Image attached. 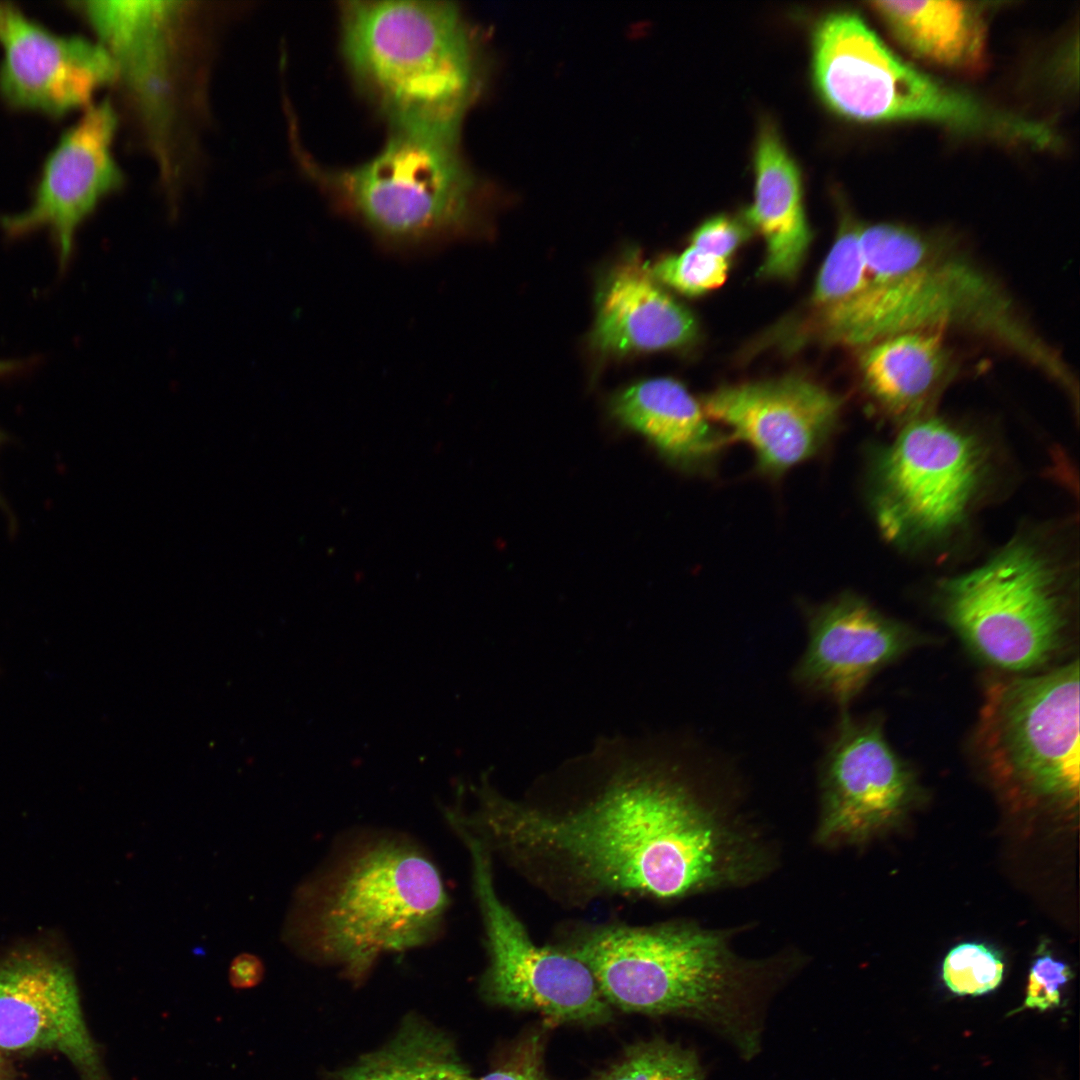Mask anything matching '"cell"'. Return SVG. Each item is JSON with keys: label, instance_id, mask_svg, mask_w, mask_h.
<instances>
[{"label": "cell", "instance_id": "obj_1", "mask_svg": "<svg viewBox=\"0 0 1080 1080\" xmlns=\"http://www.w3.org/2000/svg\"><path fill=\"white\" fill-rule=\"evenodd\" d=\"M593 765L523 800L484 783L459 820L492 857L567 909L742 888L775 867L759 826L681 767L640 753Z\"/></svg>", "mask_w": 1080, "mask_h": 1080}, {"label": "cell", "instance_id": "obj_2", "mask_svg": "<svg viewBox=\"0 0 1080 1080\" xmlns=\"http://www.w3.org/2000/svg\"><path fill=\"white\" fill-rule=\"evenodd\" d=\"M735 934L689 920L575 923L560 929L553 946L589 969L611 1007L701 1022L751 1059L761 1048L768 1001L804 959L792 951L743 956Z\"/></svg>", "mask_w": 1080, "mask_h": 1080}, {"label": "cell", "instance_id": "obj_3", "mask_svg": "<svg viewBox=\"0 0 1080 1080\" xmlns=\"http://www.w3.org/2000/svg\"><path fill=\"white\" fill-rule=\"evenodd\" d=\"M860 242L864 284L829 320L831 342L863 348L907 331H958L1013 355L1077 395L1064 358L1001 281L952 238L877 223L861 226Z\"/></svg>", "mask_w": 1080, "mask_h": 1080}, {"label": "cell", "instance_id": "obj_4", "mask_svg": "<svg viewBox=\"0 0 1080 1080\" xmlns=\"http://www.w3.org/2000/svg\"><path fill=\"white\" fill-rule=\"evenodd\" d=\"M448 906L439 870L416 841L359 831L300 887L289 936L306 958L359 984L383 955L438 939Z\"/></svg>", "mask_w": 1080, "mask_h": 1080}, {"label": "cell", "instance_id": "obj_5", "mask_svg": "<svg viewBox=\"0 0 1080 1080\" xmlns=\"http://www.w3.org/2000/svg\"><path fill=\"white\" fill-rule=\"evenodd\" d=\"M341 47L354 80L393 129L459 136L483 87L481 44L448 1H342Z\"/></svg>", "mask_w": 1080, "mask_h": 1080}, {"label": "cell", "instance_id": "obj_6", "mask_svg": "<svg viewBox=\"0 0 1080 1080\" xmlns=\"http://www.w3.org/2000/svg\"><path fill=\"white\" fill-rule=\"evenodd\" d=\"M458 137L393 129L384 147L357 166L327 167L297 148L302 167L323 192L395 248L466 235L483 202V184L464 160Z\"/></svg>", "mask_w": 1080, "mask_h": 1080}, {"label": "cell", "instance_id": "obj_7", "mask_svg": "<svg viewBox=\"0 0 1080 1080\" xmlns=\"http://www.w3.org/2000/svg\"><path fill=\"white\" fill-rule=\"evenodd\" d=\"M1079 662L994 681L979 714L975 745L992 780L1010 797L1073 806L1079 796Z\"/></svg>", "mask_w": 1080, "mask_h": 1080}, {"label": "cell", "instance_id": "obj_8", "mask_svg": "<svg viewBox=\"0 0 1080 1080\" xmlns=\"http://www.w3.org/2000/svg\"><path fill=\"white\" fill-rule=\"evenodd\" d=\"M1060 576L1034 545L1016 541L942 584L945 617L988 663L1013 672L1035 669L1064 640L1068 615Z\"/></svg>", "mask_w": 1080, "mask_h": 1080}, {"label": "cell", "instance_id": "obj_9", "mask_svg": "<svg viewBox=\"0 0 1080 1080\" xmlns=\"http://www.w3.org/2000/svg\"><path fill=\"white\" fill-rule=\"evenodd\" d=\"M449 825L470 858L472 889L487 954L480 979L484 999L500 1007L537 1012L549 1024L595 1026L610 1022L612 1007L589 969L555 946L533 941L498 894L490 852L461 825Z\"/></svg>", "mask_w": 1080, "mask_h": 1080}, {"label": "cell", "instance_id": "obj_10", "mask_svg": "<svg viewBox=\"0 0 1080 1080\" xmlns=\"http://www.w3.org/2000/svg\"><path fill=\"white\" fill-rule=\"evenodd\" d=\"M980 442L940 418L907 422L873 467V505L890 540L928 542L967 517L986 469Z\"/></svg>", "mask_w": 1080, "mask_h": 1080}, {"label": "cell", "instance_id": "obj_11", "mask_svg": "<svg viewBox=\"0 0 1080 1080\" xmlns=\"http://www.w3.org/2000/svg\"><path fill=\"white\" fill-rule=\"evenodd\" d=\"M909 765L887 741L882 721L842 710L820 776L814 840L826 848L855 844L892 824L915 795Z\"/></svg>", "mask_w": 1080, "mask_h": 1080}, {"label": "cell", "instance_id": "obj_12", "mask_svg": "<svg viewBox=\"0 0 1080 1080\" xmlns=\"http://www.w3.org/2000/svg\"><path fill=\"white\" fill-rule=\"evenodd\" d=\"M701 405L707 418L754 450L760 472L778 477L824 446L842 400L809 379L788 376L723 386Z\"/></svg>", "mask_w": 1080, "mask_h": 1080}, {"label": "cell", "instance_id": "obj_13", "mask_svg": "<svg viewBox=\"0 0 1080 1080\" xmlns=\"http://www.w3.org/2000/svg\"><path fill=\"white\" fill-rule=\"evenodd\" d=\"M0 1051L54 1052L81 1080H110L75 977L48 956L23 954L0 963Z\"/></svg>", "mask_w": 1080, "mask_h": 1080}, {"label": "cell", "instance_id": "obj_14", "mask_svg": "<svg viewBox=\"0 0 1080 1080\" xmlns=\"http://www.w3.org/2000/svg\"><path fill=\"white\" fill-rule=\"evenodd\" d=\"M0 94L8 104L63 115L88 104L118 76L102 46L54 33L10 2L0 1Z\"/></svg>", "mask_w": 1080, "mask_h": 1080}, {"label": "cell", "instance_id": "obj_15", "mask_svg": "<svg viewBox=\"0 0 1080 1080\" xmlns=\"http://www.w3.org/2000/svg\"><path fill=\"white\" fill-rule=\"evenodd\" d=\"M117 125L109 100L90 105L47 156L31 205L1 218L4 231L19 236L48 228L64 265L78 225L104 195L122 183L112 153Z\"/></svg>", "mask_w": 1080, "mask_h": 1080}, {"label": "cell", "instance_id": "obj_16", "mask_svg": "<svg viewBox=\"0 0 1080 1080\" xmlns=\"http://www.w3.org/2000/svg\"><path fill=\"white\" fill-rule=\"evenodd\" d=\"M921 642L908 626L843 594L811 614L808 646L794 677L845 709L880 669Z\"/></svg>", "mask_w": 1080, "mask_h": 1080}, {"label": "cell", "instance_id": "obj_17", "mask_svg": "<svg viewBox=\"0 0 1080 1080\" xmlns=\"http://www.w3.org/2000/svg\"><path fill=\"white\" fill-rule=\"evenodd\" d=\"M694 315L630 252L601 281L592 344L605 355L655 352L686 346L697 336Z\"/></svg>", "mask_w": 1080, "mask_h": 1080}, {"label": "cell", "instance_id": "obj_18", "mask_svg": "<svg viewBox=\"0 0 1080 1080\" xmlns=\"http://www.w3.org/2000/svg\"><path fill=\"white\" fill-rule=\"evenodd\" d=\"M155 123L169 116L172 29L179 1L76 2Z\"/></svg>", "mask_w": 1080, "mask_h": 1080}, {"label": "cell", "instance_id": "obj_19", "mask_svg": "<svg viewBox=\"0 0 1080 1080\" xmlns=\"http://www.w3.org/2000/svg\"><path fill=\"white\" fill-rule=\"evenodd\" d=\"M754 200L745 220L765 242L760 274L792 279L799 271L811 242L799 169L776 129L765 122L754 155Z\"/></svg>", "mask_w": 1080, "mask_h": 1080}, {"label": "cell", "instance_id": "obj_20", "mask_svg": "<svg viewBox=\"0 0 1080 1080\" xmlns=\"http://www.w3.org/2000/svg\"><path fill=\"white\" fill-rule=\"evenodd\" d=\"M946 332L894 334L862 348L859 367L871 397L892 417L911 421L927 409L956 373Z\"/></svg>", "mask_w": 1080, "mask_h": 1080}, {"label": "cell", "instance_id": "obj_21", "mask_svg": "<svg viewBox=\"0 0 1080 1080\" xmlns=\"http://www.w3.org/2000/svg\"><path fill=\"white\" fill-rule=\"evenodd\" d=\"M610 411L688 470L709 466L726 442L707 421L702 405L673 378H648L623 388L612 397Z\"/></svg>", "mask_w": 1080, "mask_h": 1080}, {"label": "cell", "instance_id": "obj_22", "mask_svg": "<svg viewBox=\"0 0 1080 1080\" xmlns=\"http://www.w3.org/2000/svg\"><path fill=\"white\" fill-rule=\"evenodd\" d=\"M873 10L911 52L937 64L976 69L985 31L979 10L959 1H876Z\"/></svg>", "mask_w": 1080, "mask_h": 1080}, {"label": "cell", "instance_id": "obj_23", "mask_svg": "<svg viewBox=\"0 0 1080 1080\" xmlns=\"http://www.w3.org/2000/svg\"><path fill=\"white\" fill-rule=\"evenodd\" d=\"M466 1072L444 1035L413 1020L384 1047L345 1069L338 1080H461Z\"/></svg>", "mask_w": 1080, "mask_h": 1080}, {"label": "cell", "instance_id": "obj_24", "mask_svg": "<svg viewBox=\"0 0 1080 1080\" xmlns=\"http://www.w3.org/2000/svg\"><path fill=\"white\" fill-rule=\"evenodd\" d=\"M590 1080H704V1069L693 1050L653 1038L629 1045Z\"/></svg>", "mask_w": 1080, "mask_h": 1080}, {"label": "cell", "instance_id": "obj_25", "mask_svg": "<svg viewBox=\"0 0 1080 1080\" xmlns=\"http://www.w3.org/2000/svg\"><path fill=\"white\" fill-rule=\"evenodd\" d=\"M861 225L845 217L816 279L812 295L818 319L844 306L861 289L865 262L860 242Z\"/></svg>", "mask_w": 1080, "mask_h": 1080}, {"label": "cell", "instance_id": "obj_26", "mask_svg": "<svg viewBox=\"0 0 1080 1080\" xmlns=\"http://www.w3.org/2000/svg\"><path fill=\"white\" fill-rule=\"evenodd\" d=\"M1004 963L998 951L981 943L953 947L942 965L946 986L957 995H982L1002 981Z\"/></svg>", "mask_w": 1080, "mask_h": 1080}, {"label": "cell", "instance_id": "obj_27", "mask_svg": "<svg viewBox=\"0 0 1080 1080\" xmlns=\"http://www.w3.org/2000/svg\"><path fill=\"white\" fill-rule=\"evenodd\" d=\"M728 269V260L693 246L679 254L662 257L650 266L657 282L687 296H698L720 287L726 281Z\"/></svg>", "mask_w": 1080, "mask_h": 1080}, {"label": "cell", "instance_id": "obj_28", "mask_svg": "<svg viewBox=\"0 0 1080 1080\" xmlns=\"http://www.w3.org/2000/svg\"><path fill=\"white\" fill-rule=\"evenodd\" d=\"M546 1031L544 1025L525 1032L490 1072L475 1078L467 1071L461 1080H550L544 1065Z\"/></svg>", "mask_w": 1080, "mask_h": 1080}, {"label": "cell", "instance_id": "obj_29", "mask_svg": "<svg viewBox=\"0 0 1080 1080\" xmlns=\"http://www.w3.org/2000/svg\"><path fill=\"white\" fill-rule=\"evenodd\" d=\"M1072 978L1068 965L1050 954L1039 956L1031 966L1024 1006L1045 1011L1060 1004V988Z\"/></svg>", "mask_w": 1080, "mask_h": 1080}, {"label": "cell", "instance_id": "obj_30", "mask_svg": "<svg viewBox=\"0 0 1080 1080\" xmlns=\"http://www.w3.org/2000/svg\"><path fill=\"white\" fill-rule=\"evenodd\" d=\"M748 228L727 215H717L704 221L690 238L693 246L707 254L728 260L748 238Z\"/></svg>", "mask_w": 1080, "mask_h": 1080}, {"label": "cell", "instance_id": "obj_31", "mask_svg": "<svg viewBox=\"0 0 1080 1080\" xmlns=\"http://www.w3.org/2000/svg\"><path fill=\"white\" fill-rule=\"evenodd\" d=\"M264 973V964L258 956L241 953L230 964L229 982L235 989H250L261 983Z\"/></svg>", "mask_w": 1080, "mask_h": 1080}, {"label": "cell", "instance_id": "obj_32", "mask_svg": "<svg viewBox=\"0 0 1080 1080\" xmlns=\"http://www.w3.org/2000/svg\"><path fill=\"white\" fill-rule=\"evenodd\" d=\"M15 368V365L10 362H0V373L8 372Z\"/></svg>", "mask_w": 1080, "mask_h": 1080}, {"label": "cell", "instance_id": "obj_33", "mask_svg": "<svg viewBox=\"0 0 1080 1080\" xmlns=\"http://www.w3.org/2000/svg\"><path fill=\"white\" fill-rule=\"evenodd\" d=\"M0 441H1V437H0Z\"/></svg>", "mask_w": 1080, "mask_h": 1080}, {"label": "cell", "instance_id": "obj_34", "mask_svg": "<svg viewBox=\"0 0 1080 1080\" xmlns=\"http://www.w3.org/2000/svg\"><path fill=\"white\" fill-rule=\"evenodd\" d=\"M0 1053H1V1051H0Z\"/></svg>", "mask_w": 1080, "mask_h": 1080}]
</instances>
